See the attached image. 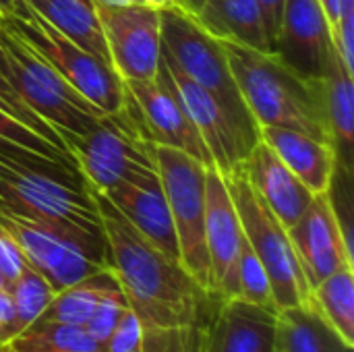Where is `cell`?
<instances>
[{
    "label": "cell",
    "mask_w": 354,
    "mask_h": 352,
    "mask_svg": "<svg viewBox=\"0 0 354 352\" xmlns=\"http://www.w3.org/2000/svg\"><path fill=\"white\" fill-rule=\"evenodd\" d=\"M158 75L170 85V89L178 98L183 110L187 112L199 137L203 139L214 160V166L224 174L241 166L249 156V151L239 139L236 131L232 129L220 104L205 89H201L189 77H185L164 54L160 58Z\"/></svg>",
    "instance_id": "cell-15"
},
{
    "label": "cell",
    "mask_w": 354,
    "mask_h": 352,
    "mask_svg": "<svg viewBox=\"0 0 354 352\" xmlns=\"http://www.w3.org/2000/svg\"><path fill=\"white\" fill-rule=\"evenodd\" d=\"M89 191L106 239L108 268L145 332L147 352L201 351L222 299L143 239L104 193L91 187Z\"/></svg>",
    "instance_id": "cell-1"
},
{
    "label": "cell",
    "mask_w": 354,
    "mask_h": 352,
    "mask_svg": "<svg viewBox=\"0 0 354 352\" xmlns=\"http://www.w3.org/2000/svg\"><path fill=\"white\" fill-rule=\"evenodd\" d=\"M309 305L348 346H354V268L344 266L309 290Z\"/></svg>",
    "instance_id": "cell-26"
},
{
    "label": "cell",
    "mask_w": 354,
    "mask_h": 352,
    "mask_svg": "<svg viewBox=\"0 0 354 352\" xmlns=\"http://www.w3.org/2000/svg\"><path fill=\"white\" fill-rule=\"evenodd\" d=\"M243 170L253 191L286 226V230L307 212L315 197L261 139L251 147L243 162Z\"/></svg>",
    "instance_id": "cell-19"
},
{
    "label": "cell",
    "mask_w": 354,
    "mask_h": 352,
    "mask_svg": "<svg viewBox=\"0 0 354 352\" xmlns=\"http://www.w3.org/2000/svg\"><path fill=\"white\" fill-rule=\"evenodd\" d=\"M324 8V15L328 19L330 29L346 15L354 12V0H317Z\"/></svg>",
    "instance_id": "cell-37"
},
{
    "label": "cell",
    "mask_w": 354,
    "mask_h": 352,
    "mask_svg": "<svg viewBox=\"0 0 354 352\" xmlns=\"http://www.w3.org/2000/svg\"><path fill=\"white\" fill-rule=\"evenodd\" d=\"M272 52L301 79H322L332 60V37L317 0H284Z\"/></svg>",
    "instance_id": "cell-14"
},
{
    "label": "cell",
    "mask_w": 354,
    "mask_h": 352,
    "mask_svg": "<svg viewBox=\"0 0 354 352\" xmlns=\"http://www.w3.org/2000/svg\"><path fill=\"white\" fill-rule=\"evenodd\" d=\"M62 141L83 180L100 193L156 170L153 143L145 139L124 106L104 114L87 133L62 137Z\"/></svg>",
    "instance_id": "cell-9"
},
{
    "label": "cell",
    "mask_w": 354,
    "mask_h": 352,
    "mask_svg": "<svg viewBox=\"0 0 354 352\" xmlns=\"http://www.w3.org/2000/svg\"><path fill=\"white\" fill-rule=\"evenodd\" d=\"M330 37H332V50L338 56L340 64L348 75L354 77V12L342 17L330 29Z\"/></svg>",
    "instance_id": "cell-33"
},
{
    "label": "cell",
    "mask_w": 354,
    "mask_h": 352,
    "mask_svg": "<svg viewBox=\"0 0 354 352\" xmlns=\"http://www.w3.org/2000/svg\"><path fill=\"white\" fill-rule=\"evenodd\" d=\"M100 4H114V6H127V4H147L145 0H91Z\"/></svg>",
    "instance_id": "cell-40"
},
{
    "label": "cell",
    "mask_w": 354,
    "mask_h": 352,
    "mask_svg": "<svg viewBox=\"0 0 354 352\" xmlns=\"http://www.w3.org/2000/svg\"><path fill=\"white\" fill-rule=\"evenodd\" d=\"M106 352H147L145 332L131 309H127L120 317L116 330L106 344Z\"/></svg>",
    "instance_id": "cell-32"
},
{
    "label": "cell",
    "mask_w": 354,
    "mask_h": 352,
    "mask_svg": "<svg viewBox=\"0 0 354 352\" xmlns=\"http://www.w3.org/2000/svg\"><path fill=\"white\" fill-rule=\"evenodd\" d=\"M56 31L110 66L106 37L91 0H25Z\"/></svg>",
    "instance_id": "cell-23"
},
{
    "label": "cell",
    "mask_w": 354,
    "mask_h": 352,
    "mask_svg": "<svg viewBox=\"0 0 354 352\" xmlns=\"http://www.w3.org/2000/svg\"><path fill=\"white\" fill-rule=\"evenodd\" d=\"M259 139L313 195L328 193L336 172V154L328 141L288 127H259Z\"/></svg>",
    "instance_id": "cell-21"
},
{
    "label": "cell",
    "mask_w": 354,
    "mask_h": 352,
    "mask_svg": "<svg viewBox=\"0 0 354 352\" xmlns=\"http://www.w3.org/2000/svg\"><path fill=\"white\" fill-rule=\"evenodd\" d=\"M6 288V282H4V278L0 276V290H4Z\"/></svg>",
    "instance_id": "cell-43"
},
{
    "label": "cell",
    "mask_w": 354,
    "mask_h": 352,
    "mask_svg": "<svg viewBox=\"0 0 354 352\" xmlns=\"http://www.w3.org/2000/svg\"><path fill=\"white\" fill-rule=\"evenodd\" d=\"M328 141L336 154V170L353 174L354 145V77L332 54L322 79L313 81Z\"/></svg>",
    "instance_id": "cell-20"
},
{
    "label": "cell",
    "mask_w": 354,
    "mask_h": 352,
    "mask_svg": "<svg viewBox=\"0 0 354 352\" xmlns=\"http://www.w3.org/2000/svg\"><path fill=\"white\" fill-rule=\"evenodd\" d=\"M4 23L39 54L75 91L104 114H114L124 106V85L112 66L104 64L60 31H56L37 10L25 0L19 2L15 15L4 17Z\"/></svg>",
    "instance_id": "cell-8"
},
{
    "label": "cell",
    "mask_w": 354,
    "mask_h": 352,
    "mask_svg": "<svg viewBox=\"0 0 354 352\" xmlns=\"http://www.w3.org/2000/svg\"><path fill=\"white\" fill-rule=\"evenodd\" d=\"M110 66L120 81H145L158 75L162 58L160 8L149 4H100L93 2Z\"/></svg>",
    "instance_id": "cell-11"
},
{
    "label": "cell",
    "mask_w": 354,
    "mask_h": 352,
    "mask_svg": "<svg viewBox=\"0 0 354 352\" xmlns=\"http://www.w3.org/2000/svg\"><path fill=\"white\" fill-rule=\"evenodd\" d=\"M21 0H0V17H10L17 12Z\"/></svg>",
    "instance_id": "cell-39"
},
{
    "label": "cell",
    "mask_w": 354,
    "mask_h": 352,
    "mask_svg": "<svg viewBox=\"0 0 354 352\" xmlns=\"http://www.w3.org/2000/svg\"><path fill=\"white\" fill-rule=\"evenodd\" d=\"M226 176L245 241L266 268L278 311L309 303V284L292 249L286 226L249 185L243 164Z\"/></svg>",
    "instance_id": "cell-7"
},
{
    "label": "cell",
    "mask_w": 354,
    "mask_h": 352,
    "mask_svg": "<svg viewBox=\"0 0 354 352\" xmlns=\"http://www.w3.org/2000/svg\"><path fill=\"white\" fill-rule=\"evenodd\" d=\"M15 307V317H17V328L19 332L27 326H31L50 305L54 299L56 290L48 284V280L35 272L29 263L25 270L19 274V278L6 288Z\"/></svg>",
    "instance_id": "cell-29"
},
{
    "label": "cell",
    "mask_w": 354,
    "mask_h": 352,
    "mask_svg": "<svg viewBox=\"0 0 354 352\" xmlns=\"http://www.w3.org/2000/svg\"><path fill=\"white\" fill-rule=\"evenodd\" d=\"M27 259L21 251V247L17 245V241L0 228V276L6 282V288L19 278V274L25 270Z\"/></svg>",
    "instance_id": "cell-34"
},
{
    "label": "cell",
    "mask_w": 354,
    "mask_h": 352,
    "mask_svg": "<svg viewBox=\"0 0 354 352\" xmlns=\"http://www.w3.org/2000/svg\"><path fill=\"white\" fill-rule=\"evenodd\" d=\"M243 243L245 234L226 176L212 166L205 170V247L212 293L218 299H236V263Z\"/></svg>",
    "instance_id": "cell-13"
},
{
    "label": "cell",
    "mask_w": 354,
    "mask_h": 352,
    "mask_svg": "<svg viewBox=\"0 0 354 352\" xmlns=\"http://www.w3.org/2000/svg\"><path fill=\"white\" fill-rule=\"evenodd\" d=\"M0 352H10V351H6V349H2V351H0Z\"/></svg>",
    "instance_id": "cell-44"
},
{
    "label": "cell",
    "mask_w": 354,
    "mask_h": 352,
    "mask_svg": "<svg viewBox=\"0 0 354 352\" xmlns=\"http://www.w3.org/2000/svg\"><path fill=\"white\" fill-rule=\"evenodd\" d=\"M10 352H106L81 326L35 319L8 344Z\"/></svg>",
    "instance_id": "cell-28"
},
{
    "label": "cell",
    "mask_w": 354,
    "mask_h": 352,
    "mask_svg": "<svg viewBox=\"0 0 354 352\" xmlns=\"http://www.w3.org/2000/svg\"><path fill=\"white\" fill-rule=\"evenodd\" d=\"M0 210L102 232L95 199L75 166L0 154Z\"/></svg>",
    "instance_id": "cell-4"
},
{
    "label": "cell",
    "mask_w": 354,
    "mask_h": 352,
    "mask_svg": "<svg viewBox=\"0 0 354 352\" xmlns=\"http://www.w3.org/2000/svg\"><path fill=\"white\" fill-rule=\"evenodd\" d=\"M149 6H153V8H168V6H172V4H178V0H145Z\"/></svg>",
    "instance_id": "cell-41"
},
{
    "label": "cell",
    "mask_w": 354,
    "mask_h": 352,
    "mask_svg": "<svg viewBox=\"0 0 354 352\" xmlns=\"http://www.w3.org/2000/svg\"><path fill=\"white\" fill-rule=\"evenodd\" d=\"M153 156L176 230L180 266L195 282L212 293V272L205 247L207 166L187 156L185 151L164 145H153Z\"/></svg>",
    "instance_id": "cell-10"
},
{
    "label": "cell",
    "mask_w": 354,
    "mask_h": 352,
    "mask_svg": "<svg viewBox=\"0 0 354 352\" xmlns=\"http://www.w3.org/2000/svg\"><path fill=\"white\" fill-rule=\"evenodd\" d=\"M127 309H129V305H127L124 295H122V293L112 295V297H108L104 303H100V307H97V309L93 311V315L87 319V324L83 326V330H85L95 342H100V344L106 349V344H108L112 332L116 330V326H118V322H120V317L124 315Z\"/></svg>",
    "instance_id": "cell-31"
},
{
    "label": "cell",
    "mask_w": 354,
    "mask_h": 352,
    "mask_svg": "<svg viewBox=\"0 0 354 352\" xmlns=\"http://www.w3.org/2000/svg\"><path fill=\"white\" fill-rule=\"evenodd\" d=\"M0 100H2V102H6V104H8V106H10V108H12V110L23 118V120H25V122H29V124H35V122H37V116H33V112H31V110H29V108H27V106H25V104L15 95V93H12V89H10V87H8V83L2 79V75H0Z\"/></svg>",
    "instance_id": "cell-38"
},
{
    "label": "cell",
    "mask_w": 354,
    "mask_h": 352,
    "mask_svg": "<svg viewBox=\"0 0 354 352\" xmlns=\"http://www.w3.org/2000/svg\"><path fill=\"white\" fill-rule=\"evenodd\" d=\"M336 332L305 303L278 311L274 352H351Z\"/></svg>",
    "instance_id": "cell-24"
},
{
    "label": "cell",
    "mask_w": 354,
    "mask_h": 352,
    "mask_svg": "<svg viewBox=\"0 0 354 352\" xmlns=\"http://www.w3.org/2000/svg\"><path fill=\"white\" fill-rule=\"evenodd\" d=\"M193 15L216 39L272 52L263 12L257 0H203L199 10Z\"/></svg>",
    "instance_id": "cell-22"
},
{
    "label": "cell",
    "mask_w": 354,
    "mask_h": 352,
    "mask_svg": "<svg viewBox=\"0 0 354 352\" xmlns=\"http://www.w3.org/2000/svg\"><path fill=\"white\" fill-rule=\"evenodd\" d=\"M236 299L278 311L266 268L261 266V261L257 259V255L253 253L247 241L243 243L236 263Z\"/></svg>",
    "instance_id": "cell-30"
},
{
    "label": "cell",
    "mask_w": 354,
    "mask_h": 352,
    "mask_svg": "<svg viewBox=\"0 0 354 352\" xmlns=\"http://www.w3.org/2000/svg\"><path fill=\"white\" fill-rule=\"evenodd\" d=\"M288 237L309 290L336 270L354 268L353 251L344 243L328 193L313 197L307 212L288 228Z\"/></svg>",
    "instance_id": "cell-16"
},
{
    "label": "cell",
    "mask_w": 354,
    "mask_h": 352,
    "mask_svg": "<svg viewBox=\"0 0 354 352\" xmlns=\"http://www.w3.org/2000/svg\"><path fill=\"white\" fill-rule=\"evenodd\" d=\"M122 85L124 108L145 139H149L153 145L185 151L207 168L214 166L203 139L199 137L170 85L160 75L145 81H122Z\"/></svg>",
    "instance_id": "cell-12"
},
{
    "label": "cell",
    "mask_w": 354,
    "mask_h": 352,
    "mask_svg": "<svg viewBox=\"0 0 354 352\" xmlns=\"http://www.w3.org/2000/svg\"><path fill=\"white\" fill-rule=\"evenodd\" d=\"M220 44L241 95L259 127H288L328 141L313 81L301 79L274 52L226 39Z\"/></svg>",
    "instance_id": "cell-2"
},
{
    "label": "cell",
    "mask_w": 354,
    "mask_h": 352,
    "mask_svg": "<svg viewBox=\"0 0 354 352\" xmlns=\"http://www.w3.org/2000/svg\"><path fill=\"white\" fill-rule=\"evenodd\" d=\"M178 4L180 6H185L187 10H191V12H197L199 10V6L203 4V0H178Z\"/></svg>",
    "instance_id": "cell-42"
},
{
    "label": "cell",
    "mask_w": 354,
    "mask_h": 352,
    "mask_svg": "<svg viewBox=\"0 0 354 352\" xmlns=\"http://www.w3.org/2000/svg\"><path fill=\"white\" fill-rule=\"evenodd\" d=\"M263 12V23H266V33H268V41H270V50L274 46V37L278 33L280 27V19H282V10H284V0H257Z\"/></svg>",
    "instance_id": "cell-36"
},
{
    "label": "cell",
    "mask_w": 354,
    "mask_h": 352,
    "mask_svg": "<svg viewBox=\"0 0 354 352\" xmlns=\"http://www.w3.org/2000/svg\"><path fill=\"white\" fill-rule=\"evenodd\" d=\"M104 195L143 239L180 263L176 230L158 168L141 172L106 191Z\"/></svg>",
    "instance_id": "cell-17"
},
{
    "label": "cell",
    "mask_w": 354,
    "mask_h": 352,
    "mask_svg": "<svg viewBox=\"0 0 354 352\" xmlns=\"http://www.w3.org/2000/svg\"><path fill=\"white\" fill-rule=\"evenodd\" d=\"M278 311L222 299L199 352H274Z\"/></svg>",
    "instance_id": "cell-18"
},
{
    "label": "cell",
    "mask_w": 354,
    "mask_h": 352,
    "mask_svg": "<svg viewBox=\"0 0 354 352\" xmlns=\"http://www.w3.org/2000/svg\"><path fill=\"white\" fill-rule=\"evenodd\" d=\"M0 228L17 241L27 263L56 293L108 270L104 234L66 222L35 220L4 210H0Z\"/></svg>",
    "instance_id": "cell-6"
},
{
    "label": "cell",
    "mask_w": 354,
    "mask_h": 352,
    "mask_svg": "<svg viewBox=\"0 0 354 352\" xmlns=\"http://www.w3.org/2000/svg\"><path fill=\"white\" fill-rule=\"evenodd\" d=\"M118 293H122L120 284L108 268L58 290L54 299L50 301V305L46 307V311L37 319L83 328L87 319L93 315V311L100 307V303H104L108 297L118 295Z\"/></svg>",
    "instance_id": "cell-25"
},
{
    "label": "cell",
    "mask_w": 354,
    "mask_h": 352,
    "mask_svg": "<svg viewBox=\"0 0 354 352\" xmlns=\"http://www.w3.org/2000/svg\"><path fill=\"white\" fill-rule=\"evenodd\" d=\"M0 154L21 160H50V162L75 166L64 145L48 139L37 129L27 124L2 100H0Z\"/></svg>",
    "instance_id": "cell-27"
},
{
    "label": "cell",
    "mask_w": 354,
    "mask_h": 352,
    "mask_svg": "<svg viewBox=\"0 0 354 352\" xmlns=\"http://www.w3.org/2000/svg\"><path fill=\"white\" fill-rule=\"evenodd\" d=\"M19 334L17 328V317H15V307L10 301L8 290H0V351L6 349V344Z\"/></svg>",
    "instance_id": "cell-35"
},
{
    "label": "cell",
    "mask_w": 354,
    "mask_h": 352,
    "mask_svg": "<svg viewBox=\"0 0 354 352\" xmlns=\"http://www.w3.org/2000/svg\"><path fill=\"white\" fill-rule=\"evenodd\" d=\"M160 21L162 54L220 104L239 139L247 151H251L259 141V124L241 95L220 39H216L197 17L180 4L162 8Z\"/></svg>",
    "instance_id": "cell-3"
},
{
    "label": "cell",
    "mask_w": 354,
    "mask_h": 352,
    "mask_svg": "<svg viewBox=\"0 0 354 352\" xmlns=\"http://www.w3.org/2000/svg\"><path fill=\"white\" fill-rule=\"evenodd\" d=\"M0 75L12 93L60 139L87 133L104 112L75 91L0 17Z\"/></svg>",
    "instance_id": "cell-5"
}]
</instances>
